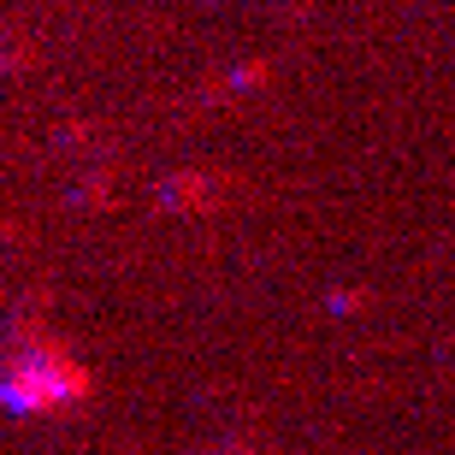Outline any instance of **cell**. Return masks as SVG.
Returning <instances> with one entry per match:
<instances>
[{"instance_id":"6da1fadb","label":"cell","mask_w":455,"mask_h":455,"mask_svg":"<svg viewBox=\"0 0 455 455\" xmlns=\"http://www.w3.org/2000/svg\"><path fill=\"white\" fill-rule=\"evenodd\" d=\"M84 396L89 372L60 343H36V349L12 355V367L0 372V408H12V414H48V408H71Z\"/></svg>"}]
</instances>
